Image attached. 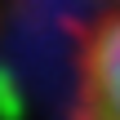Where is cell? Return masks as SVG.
Masks as SVG:
<instances>
[{
    "mask_svg": "<svg viewBox=\"0 0 120 120\" xmlns=\"http://www.w3.org/2000/svg\"><path fill=\"white\" fill-rule=\"evenodd\" d=\"M76 120H120V0H107L76 45Z\"/></svg>",
    "mask_w": 120,
    "mask_h": 120,
    "instance_id": "1",
    "label": "cell"
}]
</instances>
